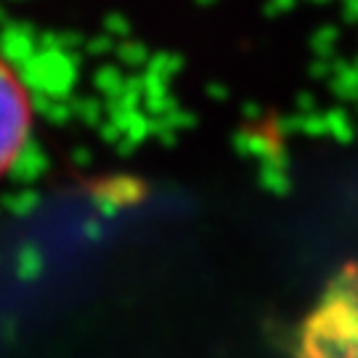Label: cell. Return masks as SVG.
I'll use <instances>...</instances> for the list:
<instances>
[{"mask_svg": "<svg viewBox=\"0 0 358 358\" xmlns=\"http://www.w3.org/2000/svg\"><path fill=\"white\" fill-rule=\"evenodd\" d=\"M29 99L22 83L0 62V173L22 154L29 138Z\"/></svg>", "mask_w": 358, "mask_h": 358, "instance_id": "obj_2", "label": "cell"}, {"mask_svg": "<svg viewBox=\"0 0 358 358\" xmlns=\"http://www.w3.org/2000/svg\"><path fill=\"white\" fill-rule=\"evenodd\" d=\"M292 358H358V263L321 287L294 329Z\"/></svg>", "mask_w": 358, "mask_h": 358, "instance_id": "obj_1", "label": "cell"}]
</instances>
